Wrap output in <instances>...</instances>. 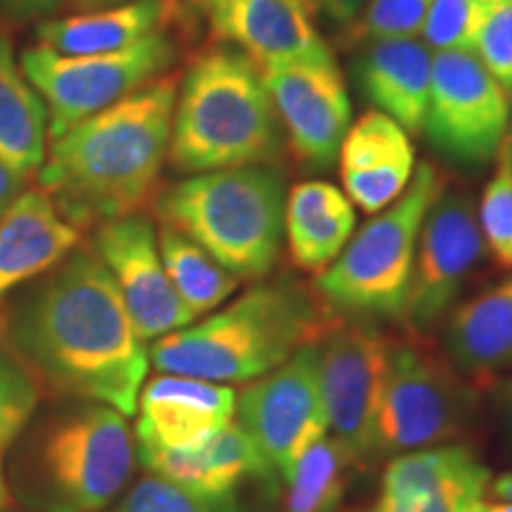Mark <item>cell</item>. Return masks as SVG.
<instances>
[{
  "mask_svg": "<svg viewBox=\"0 0 512 512\" xmlns=\"http://www.w3.org/2000/svg\"><path fill=\"white\" fill-rule=\"evenodd\" d=\"M36 280L0 304V344L43 396L136 415L150 356L98 254L74 249Z\"/></svg>",
  "mask_w": 512,
  "mask_h": 512,
  "instance_id": "obj_1",
  "label": "cell"
},
{
  "mask_svg": "<svg viewBox=\"0 0 512 512\" xmlns=\"http://www.w3.org/2000/svg\"><path fill=\"white\" fill-rule=\"evenodd\" d=\"M178 79L159 76L50 140L38 188L76 228L140 214L169 164Z\"/></svg>",
  "mask_w": 512,
  "mask_h": 512,
  "instance_id": "obj_2",
  "label": "cell"
},
{
  "mask_svg": "<svg viewBox=\"0 0 512 512\" xmlns=\"http://www.w3.org/2000/svg\"><path fill=\"white\" fill-rule=\"evenodd\" d=\"M335 316L292 280L254 285L200 323L155 339L147 356L159 373L219 384L259 380L318 342Z\"/></svg>",
  "mask_w": 512,
  "mask_h": 512,
  "instance_id": "obj_3",
  "label": "cell"
},
{
  "mask_svg": "<svg viewBox=\"0 0 512 512\" xmlns=\"http://www.w3.org/2000/svg\"><path fill=\"white\" fill-rule=\"evenodd\" d=\"M138 451L126 415L69 401L12 444L10 494L29 512H102L131 482Z\"/></svg>",
  "mask_w": 512,
  "mask_h": 512,
  "instance_id": "obj_4",
  "label": "cell"
},
{
  "mask_svg": "<svg viewBox=\"0 0 512 512\" xmlns=\"http://www.w3.org/2000/svg\"><path fill=\"white\" fill-rule=\"evenodd\" d=\"M285 131L259 67L238 48L209 46L178 81L169 164L178 174L278 164Z\"/></svg>",
  "mask_w": 512,
  "mask_h": 512,
  "instance_id": "obj_5",
  "label": "cell"
},
{
  "mask_svg": "<svg viewBox=\"0 0 512 512\" xmlns=\"http://www.w3.org/2000/svg\"><path fill=\"white\" fill-rule=\"evenodd\" d=\"M285 202V174L275 164L192 174L155 197L164 226L183 233L247 283H261L278 264Z\"/></svg>",
  "mask_w": 512,
  "mask_h": 512,
  "instance_id": "obj_6",
  "label": "cell"
},
{
  "mask_svg": "<svg viewBox=\"0 0 512 512\" xmlns=\"http://www.w3.org/2000/svg\"><path fill=\"white\" fill-rule=\"evenodd\" d=\"M448 188L437 166L422 162L403 195L351 235L313 292L332 313L351 320H401L406 309L415 249L427 211Z\"/></svg>",
  "mask_w": 512,
  "mask_h": 512,
  "instance_id": "obj_7",
  "label": "cell"
},
{
  "mask_svg": "<svg viewBox=\"0 0 512 512\" xmlns=\"http://www.w3.org/2000/svg\"><path fill=\"white\" fill-rule=\"evenodd\" d=\"M482 389L420 335L392 337L375 418L373 460L465 437L479 420Z\"/></svg>",
  "mask_w": 512,
  "mask_h": 512,
  "instance_id": "obj_8",
  "label": "cell"
},
{
  "mask_svg": "<svg viewBox=\"0 0 512 512\" xmlns=\"http://www.w3.org/2000/svg\"><path fill=\"white\" fill-rule=\"evenodd\" d=\"M176 60L178 38L166 27L105 55H60L36 43L24 50L19 64L46 102L50 143L79 121L166 76Z\"/></svg>",
  "mask_w": 512,
  "mask_h": 512,
  "instance_id": "obj_9",
  "label": "cell"
},
{
  "mask_svg": "<svg viewBox=\"0 0 512 512\" xmlns=\"http://www.w3.org/2000/svg\"><path fill=\"white\" fill-rule=\"evenodd\" d=\"M316 347L328 432L344 446L351 463L363 467L373 460L375 418L387 377L392 335L368 320L335 316Z\"/></svg>",
  "mask_w": 512,
  "mask_h": 512,
  "instance_id": "obj_10",
  "label": "cell"
},
{
  "mask_svg": "<svg viewBox=\"0 0 512 512\" xmlns=\"http://www.w3.org/2000/svg\"><path fill=\"white\" fill-rule=\"evenodd\" d=\"M508 124L510 95L475 53H434L422 133L439 155L465 166L491 162L501 150Z\"/></svg>",
  "mask_w": 512,
  "mask_h": 512,
  "instance_id": "obj_11",
  "label": "cell"
},
{
  "mask_svg": "<svg viewBox=\"0 0 512 512\" xmlns=\"http://www.w3.org/2000/svg\"><path fill=\"white\" fill-rule=\"evenodd\" d=\"M138 460L150 475L176 484L211 512H261L280 498V479L238 422L195 448L136 444Z\"/></svg>",
  "mask_w": 512,
  "mask_h": 512,
  "instance_id": "obj_12",
  "label": "cell"
},
{
  "mask_svg": "<svg viewBox=\"0 0 512 512\" xmlns=\"http://www.w3.org/2000/svg\"><path fill=\"white\" fill-rule=\"evenodd\" d=\"M235 413V422L285 484L304 453L328 434L316 342L247 384L238 396Z\"/></svg>",
  "mask_w": 512,
  "mask_h": 512,
  "instance_id": "obj_13",
  "label": "cell"
},
{
  "mask_svg": "<svg viewBox=\"0 0 512 512\" xmlns=\"http://www.w3.org/2000/svg\"><path fill=\"white\" fill-rule=\"evenodd\" d=\"M292 157L306 171L337 162L351 126V100L330 46L316 55L259 67Z\"/></svg>",
  "mask_w": 512,
  "mask_h": 512,
  "instance_id": "obj_14",
  "label": "cell"
},
{
  "mask_svg": "<svg viewBox=\"0 0 512 512\" xmlns=\"http://www.w3.org/2000/svg\"><path fill=\"white\" fill-rule=\"evenodd\" d=\"M484 252L472 197L446 188L427 211L415 249L411 287L401 316L411 335L422 337L437 328Z\"/></svg>",
  "mask_w": 512,
  "mask_h": 512,
  "instance_id": "obj_15",
  "label": "cell"
},
{
  "mask_svg": "<svg viewBox=\"0 0 512 512\" xmlns=\"http://www.w3.org/2000/svg\"><path fill=\"white\" fill-rule=\"evenodd\" d=\"M91 249L110 271L124 306L143 342L195 323L164 271L157 228L143 214L100 223Z\"/></svg>",
  "mask_w": 512,
  "mask_h": 512,
  "instance_id": "obj_16",
  "label": "cell"
},
{
  "mask_svg": "<svg viewBox=\"0 0 512 512\" xmlns=\"http://www.w3.org/2000/svg\"><path fill=\"white\" fill-rule=\"evenodd\" d=\"M238 394L226 384L162 373L138 396L136 444L185 451L233 422Z\"/></svg>",
  "mask_w": 512,
  "mask_h": 512,
  "instance_id": "obj_17",
  "label": "cell"
},
{
  "mask_svg": "<svg viewBox=\"0 0 512 512\" xmlns=\"http://www.w3.org/2000/svg\"><path fill=\"white\" fill-rule=\"evenodd\" d=\"M209 27L256 67L316 55L328 48L306 0H207Z\"/></svg>",
  "mask_w": 512,
  "mask_h": 512,
  "instance_id": "obj_18",
  "label": "cell"
},
{
  "mask_svg": "<svg viewBox=\"0 0 512 512\" xmlns=\"http://www.w3.org/2000/svg\"><path fill=\"white\" fill-rule=\"evenodd\" d=\"M83 230L43 188H27L0 214V304L81 247Z\"/></svg>",
  "mask_w": 512,
  "mask_h": 512,
  "instance_id": "obj_19",
  "label": "cell"
},
{
  "mask_svg": "<svg viewBox=\"0 0 512 512\" xmlns=\"http://www.w3.org/2000/svg\"><path fill=\"white\" fill-rule=\"evenodd\" d=\"M337 162L347 197L366 214H380L399 200L418 166L411 136L377 110L349 126Z\"/></svg>",
  "mask_w": 512,
  "mask_h": 512,
  "instance_id": "obj_20",
  "label": "cell"
},
{
  "mask_svg": "<svg viewBox=\"0 0 512 512\" xmlns=\"http://www.w3.org/2000/svg\"><path fill=\"white\" fill-rule=\"evenodd\" d=\"M434 53L418 38L358 48L356 83L373 110L394 119L408 136H422Z\"/></svg>",
  "mask_w": 512,
  "mask_h": 512,
  "instance_id": "obj_21",
  "label": "cell"
},
{
  "mask_svg": "<svg viewBox=\"0 0 512 512\" xmlns=\"http://www.w3.org/2000/svg\"><path fill=\"white\" fill-rule=\"evenodd\" d=\"M446 356L479 389L512 370V275L448 311Z\"/></svg>",
  "mask_w": 512,
  "mask_h": 512,
  "instance_id": "obj_22",
  "label": "cell"
},
{
  "mask_svg": "<svg viewBox=\"0 0 512 512\" xmlns=\"http://www.w3.org/2000/svg\"><path fill=\"white\" fill-rule=\"evenodd\" d=\"M174 22L171 0H126L62 19H43L36 27L38 46L60 55H105L131 48Z\"/></svg>",
  "mask_w": 512,
  "mask_h": 512,
  "instance_id": "obj_23",
  "label": "cell"
},
{
  "mask_svg": "<svg viewBox=\"0 0 512 512\" xmlns=\"http://www.w3.org/2000/svg\"><path fill=\"white\" fill-rule=\"evenodd\" d=\"M356 228L354 204L328 181H302L285 202V238L294 266L323 273L349 245Z\"/></svg>",
  "mask_w": 512,
  "mask_h": 512,
  "instance_id": "obj_24",
  "label": "cell"
},
{
  "mask_svg": "<svg viewBox=\"0 0 512 512\" xmlns=\"http://www.w3.org/2000/svg\"><path fill=\"white\" fill-rule=\"evenodd\" d=\"M489 486L491 470L470 446L441 444L389 460L380 494L446 496L465 503H482Z\"/></svg>",
  "mask_w": 512,
  "mask_h": 512,
  "instance_id": "obj_25",
  "label": "cell"
},
{
  "mask_svg": "<svg viewBox=\"0 0 512 512\" xmlns=\"http://www.w3.org/2000/svg\"><path fill=\"white\" fill-rule=\"evenodd\" d=\"M46 155V102L24 74L10 36L0 31V159L31 178L46 162Z\"/></svg>",
  "mask_w": 512,
  "mask_h": 512,
  "instance_id": "obj_26",
  "label": "cell"
},
{
  "mask_svg": "<svg viewBox=\"0 0 512 512\" xmlns=\"http://www.w3.org/2000/svg\"><path fill=\"white\" fill-rule=\"evenodd\" d=\"M157 242L164 271L195 318L221 309L230 294L238 290V278L178 230L162 223L157 230Z\"/></svg>",
  "mask_w": 512,
  "mask_h": 512,
  "instance_id": "obj_27",
  "label": "cell"
},
{
  "mask_svg": "<svg viewBox=\"0 0 512 512\" xmlns=\"http://www.w3.org/2000/svg\"><path fill=\"white\" fill-rule=\"evenodd\" d=\"M349 465L354 463L344 446L325 434L287 477L283 512H337L347 491Z\"/></svg>",
  "mask_w": 512,
  "mask_h": 512,
  "instance_id": "obj_28",
  "label": "cell"
},
{
  "mask_svg": "<svg viewBox=\"0 0 512 512\" xmlns=\"http://www.w3.org/2000/svg\"><path fill=\"white\" fill-rule=\"evenodd\" d=\"M430 5L432 0H368L354 22L344 27L342 43L358 50L377 41L418 38Z\"/></svg>",
  "mask_w": 512,
  "mask_h": 512,
  "instance_id": "obj_29",
  "label": "cell"
},
{
  "mask_svg": "<svg viewBox=\"0 0 512 512\" xmlns=\"http://www.w3.org/2000/svg\"><path fill=\"white\" fill-rule=\"evenodd\" d=\"M477 221L491 259L503 271H512V157L503 145L494 176L484 185Z\"/></svg>",
  "mask_w": 512,
  "mask_h": 512,
  "instance_id": "obj_30",
  "label": "cell"
},
{
  "mask_svg": "<svg viewBox=\"0 0 512 512\" xmlns=\"http://www.w3.org/2000/svg\"><path fill=\"white\" fill-rule=\"evenodd\" d=\"M41 392L27 370L0 344V456L10 451L19 434L34 420Z\"/></svg>",
  "mask_w": 512,
  "mask_h": 512,
  "instance_id": "obj_31",
  "label": "cell"
},
{
  "mask_svg": "<svg viewBox=\"0 0 512 512\" xmlns=\"http://www.w3.org/2000/svg\"><path fill=\"white\" fill-rule=\"evenodd\" d=\"M489 5L484 0H432L422 38L432 53L467 50L475 53L479 27Z\"/></svg>",
  "mask_w": 512,
  "mask_h": 512,
  "instance_id": "obj_32",
  "label": "cell"
},
{
  "mask_svg": "<svg viewBox=\"0 0 512 512\" xmlns=\"http://www.w3.org/2000/svg\"><path fill=\"white\" fill-rule=\"evenodd\" d=\"M475 55L512 98V0H498L486 8Z\"/></svg>",
  "mask_w": 512,
  "mask_h": 512,
  "instance_id": "obj_33",
  "label": "cell"
},
{
  "mask_svg": "<svg viewBox=\"0 0 512 512\" xmlns=\"http://www.w3.org/2000/svg\"><path fill=\"white\" fill-rule=\"evenodd\" d=\"M112 512H211L176 484L150 475L138 479Z\"/></svg>",
  "mask_w": 512,
  "mask_h": 512,
  "instance_id": "obj_34",
  "label": "cell"
},
{
  "mask_svg": "<svg viewBox=\"0 0 512 512\" xmlns=\"http://www.w3.org/2000/svg\"><path fill=\"white\" fill-rule=\"evenodd\" d=\"M479 503H465L446 496H387L349 512H475Z\"/></svg>",
  "mask_w": 512,
  "mask_h": 512,
  "instance_id": "obj_35",
  "label": "cell"
},
{
  "mask_svg": "<svg viewBox=\"0 0 512 512\" xmlns=\"http://www.w3.org/2000/svg\"><path fill=\"white\" fill-rule=\"evenodd\" d=\"M64 0H0V22L29 24L48 19Z\"/></svg>",
  "mask_w": 512,
  "mask_h": 512,
  "instance_id": "obj_36",
  "label": "cell"
},
{
  "mask_svg": "<svg viewBox=\"0 0 512 512\" xmlns=\"http://www.w3.org/2000/svg\"><path fill=\"white\" fill-rule=\"evenodd\" d=\"M491 403H494V415H496L498 427H501L505 441L512 446V375L494 384Z\"/></svg>",
  "mask_w": 512,
  "mask_h": 512,
  "instance_id": "obj_37",
  "label": "cell"
},
{
  "mask_svg": "<svg viewBox=\"0 0 512 512\" xmlns=\"http://www.w3.org/2000/svg\"><path fill=\"white\" fill-rule=\"evenodd\" d=\"M27 185H29L27 176H22L19 171L12 169L8 162L0 159V214H3V211L8 209L24 190H27Z\"/></svg>",
  "mask_w": 512,
  "mask_h": 512,
  "instance_id": "obj_38",
  "label": "cell"
},
{
  "mask_svg": "<svg viewBox=\"0 0 512 512\" xmlns=\"http://www.w3.org/2000/svg\"><path fill=\"white\" fill-rule=\"evenodd\" d=\"M325 17H330L337 27H349L363 10L368 0H313Z\"/></svg>",
  "mask_w": 512,
  "mask_h": 512,
  "instance_id": "obj_39",
  "label": "cell"
},
{
  "mask_svg": "<svg viewBox=\"0 0 512 512\" xmlns=\"http://www.w3.org/2000/svg\"><path fill=\"white\" fill-rule=\"evenodd\" d=\"M489 496H494L496 501L512 503V470L505 472V475H501L498 479H491Z\"/></svg>",
  "mask_w": 512,
  "mask_h": 512,
  "instance_id": "obj_40",
  "label": "cell"
},
{
  "mask_svg": "<svg viewBox=\"0 0 512 512\" xmlns=\"http://www.w3.org/2000/svg\"><path fill=\"white\" fill-rule=\"evenodd\" d=\"M119 3H126V0H72L74 8L81 10V12L110 8V5H119Z\"/></svg>",
  "mask_w": 512,
  "mask_h": 512,
  "instance_id": "obj_41",
  "label": "cell"
},
{
  "mask_svg": "<svg viewBox=\"0 0 512 512\" xmlns=\"http://www.w3.org/2000/svg\"><path fill=\"white\" fill-rule=\"evenodd\" d=\"M10 486H8V477H5V470L0 467V512L8 510L10 505Z\"/></svg>",
  "mask_w": 512,
  "mask_h": 512,
  "instance_id": "obj_42",
  "label": "cell"
},
{
  "mask_svg": "<svg viewBox=\"0 0 512 512\" xmlns=\"http://www.w3.org/2000/svg\"><path fill=\"white\" fill-rule=\"evenodd\" d=\"M475 512H512V503H505V501H496V503L482 501V503L477 505Z\"/></svg>",
  "mask_w": 512,
  "mask_h": 512,
  "instance_id": "obj_43",
  "label": "cell"
},
{
  "mask_svg": "<svg viewBox=\"0 0 512 512\" xmlns=\"http://www.w3.org/2000/svg\"><path fill=\"white\" fill-rule=\"evenodd\" d=\"M503 147H505V150H508V155L512 157V119H510V124H508V131H505Z\"/></svg>",
  "mask_w": 512,
  "mask_h": 512,
  "instance_id": "obj_44",
  "label": "cell"
}]
</instances>
